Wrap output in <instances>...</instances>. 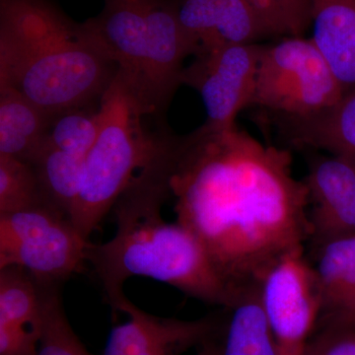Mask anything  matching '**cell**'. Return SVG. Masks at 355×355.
Listing matches in <instances>:
<instances>
[{
    "mask_svg": "<svg viewBox=\"0 0 355 355\" xmlns=\"http://www.w3.org/2000/svg\"><path fill=\"white\" fill-rule=\"evenodd\" d=\"M177 220L207 250L237 299L309 240L308 190L287 149L237 125L180 137L171 179Z\"/></svg>",
    "mask_w": 355,
    "mask_h": 355,
    "instance_id": "cell-1",
    "label": "cell"
},
{
    "mask_svg": "<svg viewBox=\"0 0 355 355\" xmlns=\"http://www.w3.org/2000/svg\"><path fill=\"white\" fill-rule=\"evenodd\" d=\"M178 141L170 135L114 202V237L103 244L89 242L87 266L113 310L125 297V282L135 277L163 282L207 304L234 305V295L197 236L163 218L162 207L171 197Z\"/></svg>",
    "mask_w": 355,
    "mask_h": 355,
    "instance_id": "cell-2",
    "label": "cell"
},
{
    "mask_svg": "<svg viewBox=\"0 0 355 355\" xmlns=\"http://www.w3.org/2000/svg\"><path fill=\"white\" fill-rule=\"evenodd\" d=\"M118 67L50 0H0V87L48 116L101 101Z\"/></svg>",
    "mask_w": 355,
    "mask_h": 355,
    "instance_id": "cell-3",
    "label": "cell"
},
{
    "mask_svg": "<svg viewBox=\"0 0 355 355\" xmlns=\"http://www.w3.org/2000/svg\"><path fill=\"white\" fill-rule=\"evenodd\" d=\"M84 25L146 116L164 113L193 55L171 0H105Z\"/></svg>",
    "mask_w": 355,
    "mask_h": 355,
    "instance_id": "cell-4",
    "label": "cell"
},
{
    "mask_svg": "<svg viewBox=\"0 0 355 355\" xmlns=\"http://www.w3.org/2000/svg\"><path fill=\"white\" fill-rule=\"evenodd\" d=\"M100 114L101 128L84 160L83 188L70 216L86 240L169 135L146 132V114L119 76L103 95Z\"/></svg>",
    "mask_w": 355,
    "mask_h": 355,
    "instance_id": "cell-5",
    "label": "cell"
},
{
    "mask_svg": "<svg viewBox=\"0 0 355 355\" xmlns=\"http://www.w3.org/2000/svg\"><path fill=\"white\" fill-rule=\"evenodd\" d=\"M342 86L312 40L288 37L261 46L254 106L273 116L304 118L342 99Z\"/></svg>",
    "mask_w": 355,
    "mask_h": 355,
    "instance_id": "cell-6",
    "label": "cell"
},
{
    "mask_svg": "<svg viewBox=\"0 0 355 355\" xmlns=\"http://www.w3.org/2000/svg\"><path fill=\"white\" fill-rule=\"evenodd\" d=\"M88 244L69 217L49 205L0 214V268L18 266L40 282L64 284L83 272Z\"/></svg>",
    "mask_w": 355,
    "mask_h": 355,
    "instance_id": "cell-7",
    "label": "cell"
},
{
    "mask_svg": "<svg viewBox=\"0 0 355 355\" xmlns=\"http://www.w3.org/2000/svg\"><path fill=\"white\" fill-rule=\"evenodd\" d=\"M261 307L277 355H303L321 310L319 287L305 246L289 252L266 273Z\"/></svg>",
    "mask_w": 355,
    "mask_h": 355,
    "instance_id": "cell-8",
    "label": "cell"
},
{
    "mask_svg": "<svg viewBox=\"0 0 355 355\" xmlns=\"http://www.w3.org/2000/svg\"><path fill=\"white\" fill-rule=\"evenodd\" d=\"M261 46L231 44L203 51L184 67L182 84L198 91L207 112L205 127H236L240 112L253 105Z\"/></svg>",
    "mask_w": 355,
    "mask_h": 355,
    "instance_id": "cell-9",
    "label": "cell"
},
{
    "mask_svg": "<svg viewBox=\"0 0 355 355\" xmlns=\"http://www.w3.org/2000/svg\"><path fill=\"white\" fill-rule=\"evenodd\" d=\"M304 182L311 251L331 240L355 236V159L311 156Z\"/></svg>",
    "mask_w": 355,
    "mask_h": 355,
    "instance_id": "cell-10",
    "label": "cell"
},
{
    "mask_svg": "<svg viewBox=\"0 0 355 355\" xmlns=\"http://www.w3.org/2000/svg\"><path fill=\"white\" fill-rule=\"evenodd\" d=\"M128 321L112 329L103 355H181L216 338V315L197 320L158 317L140 309L125 296L116 306Z\"/></svg>",
    "mask_w": 355,
    "mask_h": 355,
    "instance_id": "cell-11",
    "label": "cell"
},
{
    "mask_svg": "<svg viewBox=\"0 0 355 355\" xmlns=\"http://www.w3.org/2000/svg\"><path fill=\"white\" fill-rule=\"evenodd\" d=\"M193 57L231 44L270 36L246 0H171Z\"/></svg>",
    "mask_w": 355,
    "mask_h": 355,
    "instance_id": "cell-12",
    "label": "cell"
},
{
    "mask_svg": "<svg viewBox=\"0 0 355 355\" xmlns=\"http://www.w3.org/2000/svg\"><path fill=\"white\" fill-rule=\"evenodd\" d=\"M311 253L321 300L316 327H355V236L331 240Z\"/></svg>",
    "mask_w": 355,
    "mask_h": 355,
    "instance_id": "cell-13",
    "label": "cell"
},
{
    "mask_svg": "<svg viewBox=\"0 0 355 355\" xmlns=\"http://www.w3.org/2000/svg\"><path fill=\"white\" fill-rule=\"evenodd\" d=\"M313 43L343 94L355 89V0H311Z\"/></svg>",
    "mask_w": 355,
    "mask_h": 355,
    "instance_id": "cell-14",
    "label": "cell"
},
{
    "mask_svg": "<svg viewBox=\"0 0 355 355\" xmlns=\"http://www.w3.org/2000/svg\"><path fill=\"white\" fill-rule=\"evenodd\" d=\"M291 146L355 159V89L331 108L304 118L275 116Z\"/></svg>",
    "mask_w": 355,
    "mask_h": 355,
    "instance_id": "cell-15",
    "label": "cell"
},
{
    "mask_svg": "<svg viewBox=\"0 0 355 355\" xmlns=\"http://www.w3.org/2000/svg\"><path fill=\"white\" fill-rule=\"evenodd\" d=\"M51 120L24 96L0 87V156L32 163L44 146Z\"/></svg>",
    "mask_w": 355,
    "mask_h": 355,
    "instance_id": "cell-16",
    "label": "cell"
},
{
    "mask_svg": "<svg viewBox=\"0 0 355 355\" xmlns=\"http://www.w3.org/2000/svg\"><path fill=\"white\" fill-rule=\"evenodd\" d=\"M218 355H277L261 307L260 286L245 292L232 307Z\"/></svg>",
    "mask_w": 355,
    "mask_h": 355,
    "instance_id": "cell-17",
    "label": "cell"
},
{
    "mask_svg": "<svg viewBox=\"0 0 355 355\" xmlns=\"http://www.w3.org/2000/svg\"><path fill=\"white\" fill-rule=\"evenodd\" d=\"M85 157L65 153L44 142L31 164L36 169L44 200L67 217L83 188Z\"/></svg>",
    "mask_w": 355,
    "mask_h": 355,
    "instance_id": "cell-18",
    "label": "cell"
},
{
    "mask_svg": "<svg viewBox=\"0 0 355 355\" xmlns=\"http://www.w3.org/2000/svg\"><path fill=\"white\" fill-rule=\"evenodd\" d=\"M41 286L18 266L0 268V324L39 328Z\"/></svg>",
    "mask_w": 355,
    "mask_h": 355,
    "instance_id": "cell-19",
    "label": "cell"
},
{
    "mask_svg": "<svg viewBox=\"0 0 355 355\" xmlns=\"http://www.w3.org/2000/svg\"><path fill=\"white\" fill-rule=\"evenodd\" d=\"M42 291L37 355H92L74 333L62 305V284L39 282Z\"/></svg>",
    "mask_w": 355,
    "mask_h": 355,
    "instance_id": "cell-20",
    "label": "cell"
},
{
    "mask_svg": "<svg viewBox=\"0 0 355 355\" xmlns=\"http://www.w3.org/2000/svg\"><path fill=\"white\" fill-rule=\"evenodd\" d=\"M100 128V103L97 108L91 105L67 110L51 118L44 142L65 153L86 157L97 139Z\"/></svg>",
    "mask_w": 355,
    "mask_h": 355,
    "instance_id": "cell-21",
    "label": "cell"
},
{
    "mask_svg": "<svg viewBox=\"0 0 355 355\" xmlns=\"http://www.w3.org/2000/svg\"><path fill=\"white\" fill-rule=\"evenodd\" d=\"M42 205H49L44 200L34 166L18 159L0 156V214Z\"/></svg>",
    "mask_w": 355,
    "mask_h": 355,
    "instance_id": "cell-22",
    "label": "cell"
},
{
    "mask_svg": "<svg viewBox=\"0 0 355 355\" xmlns=\"http://www.w3.org/2000/svg\"><path fill=\"white\" fill-rule=\"evenodd\" d=\"M270 36L303 37L310 27L311 0H246Z\"/></svg>",
    "mask_w": 355,
    "mask_h": 355,
    "instance_id": "cell-23",
    "label": "cell"
},
{
    "mask_svg": "<svg viewBox=\"0 0 355 355\" xmlns=\"http://www.w3.org/2000/svg\"><path fill=\"white\" fill-rule=\"evenodd\" d=\"M303 355H355V327H316Z\"/></svg>",
    "mask_w": 355,
    "mask_h": 355,
    "instance_id": "cell-24",
    "label": "cell"
},
{
    "mask_svg": "<svg viewBox=\"0 0 355 355\" xmlns=\"http://www.w3.org/2000/svg\"><path fill=\"white\" fill-rule=\"evenodd\" d=\"M39 328L0 324V355H37Z\"/></svg>",
    "mask_w": 355,
    "mask_h": 355,
    "instance_id": "cell-25",
    "label": "cell"
},
{
    "mask_svg": "<svg viewBox=\"0 0 355 355\" xmlns=\"http://www.w3.org/2000/svg\"><path fill=\"white\" fill-rule=\"evenodd\" d=\"M198 355H218V345L214 342V338L202 345Z\"/></svg>",
    "mask_w": 355,
    "mask_h": 355,
    "instance_id": "cell-26",
    "label": "cell"
}]
</instances>
